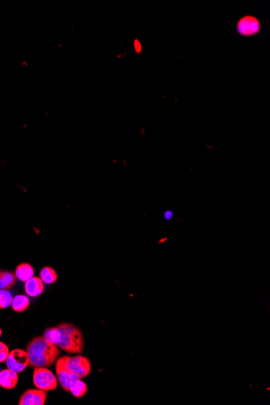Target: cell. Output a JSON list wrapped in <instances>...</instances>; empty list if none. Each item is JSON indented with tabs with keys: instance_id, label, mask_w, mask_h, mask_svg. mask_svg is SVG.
I'll list each match as a JSON object with an SVG mask.
<instances>
[{
	"instance_id": "1",
	"label": "cell",
	"mask_w": 270,
	"mask_h": 405,
	"mask_svg": "<svg viewBox=\"0 0 270 405\" xmlns=\"http://www.w3.org/2000/svg\"><path fill=\"white\" fill-rule=\"evenodd\" d=\"M29 365L32 367H49L61 354L58 346L46 341L44 336H36L26 348Z\"/></svg>"
},
{
	"instance_id": "10",
	"label": "cell",
	"mask_w": 270,
	"mask_h": 405,
	"mask_svg": "<svg viewBox=\"0 0 270 405\" xmlns=\"http://www.w3.org/2000/svg\"><path fill=\"white\" fill-rule=\"evenodd\" d=\"M18 382V375L11 369H4L0 372V386L5 389H12Z\"/></svg>"
},
{
	"instance_id": "17",
	"label": "cell",
	"mask_w": 270,
	"mask_h": 405,
	"mask_svg": "<svg viewBox=\"0 0 270 405\" xmlns=\"http://www.w3.org/2000/svg\"><path fill=\"white\" fill-rule=\"evenodd\" d=\"M12 299V294L8 290L0 289V309H5L10 307Z\"/></svg>"
},
{
	"instance_id": "20",
	"label": "cell",
	"mask_w": 270,
	"mask_h": 405,
	"mask_svg": "<svg viewBox=\"0 0 270 405\" xmlns=\"http://www.w3.org/2000/svg\"><path fill=\"white\" fill-rule=\"evenodd\" d=\"M1 336H2V329L0 328V338H1Z\"/></svg>"
},
{
	"instance_id": "13",
	"label": "cell",
	"mask_w": 270,
	"mask_h": 405,
	"mask_svg": "<svg viewBox=\"0 0 270 405\" xmlns=\"http://www.w3.org/2000/svg\"><path fill=\"white\" fill-rule=\"evenodd\" d=\"M29 304V299L28 297L23 295V294H20V295H16L15 298H13L11 306L15 312H23L28 309Z\"/></svg>"
},
{
	"instance_id": "14",
	"label": "cell",
	"mask_w": 270,
	"mask_h": 405,
	"mask_svg": "<svg viewBox=\"0 0 270 405\" xmlns=\"http://www.w3.org/2000/svg\"><path fill=\"white\" fill-rule=\"evenodd\" d=\"M70 391L72 392L75 397H83L88 392V387L84 382L82 381L81 380H77L72 383V385L70 387Z\"/></svg>"
},
{
	"instance_id": "5",
	"label": "cell",
	"mask_w": 270,
	"mask_h": 405,
	"mask_svg": "<svg viewBox=\"0 0 270 405\" xmlns=\"http://www.w3.org/2000/svg\"><path fill=\"white\" fill-rule=\"evenodd\" d=\"M6 363L8 369L17 374L20 373L29 365L28 354L24 350L16 349L8 354Z\"/></svg>"
},
{
	"instance_id": "8",
	"label": "cell",
	"mask_w": 270,
	"mask_h": 405,
	"mask_svg": "<svg viewBox=\"0 0 270 405\" xmlns=\"http://www.w3.org/2000/svg\"><path fill=\"white\" fill-rule=\"evenodd\" d=\"M237 28L243 36H252L260 31V24L254 17L246 16L239 21Z\"/></svg>"
},
{
	"instance_id": "4",
	"label": "cell",
	"mask_w": 270,
	"mask_h": 405,
	"mask_svg": "<svg viewBox=\"0 0 270 405\" xmlns=\"http://www.w3.org/2000/svg\"><path fill=\"white\" fill-rule=\"evenodd\" d=\"M33 383L38 389L51 391L58 387V380L46 367H38L33 372Z\"/></svg>"
},
{
	"instance_id": "3",
	"label": "cell",
	"mask_w": 270,
	"mask_h": 405,
	"mask_svg": "<svg viewBox=\"0 0 270 405\" xmlns=\"http://www.w3.org/2000/svg\"><path fill=\"white\" fill-rule=\"evenodd\" d=\"M64 366L69 372L77 374L81 378H85L91 373V364L88 358L84 356L62 357Z\"/></svg>"
},
{
	"instance_id": "19",
	"label": "cell",
	"mask_w": 270,
	"mask_h": 405,
	"mask_svg": "<svg viewBox=\"0 0 270 405\" xmlns=\"http://www.w3.org/2000/svg\"><path fill=\"white\" fill-rule=\"evenodd\" d=\"M173 215H174V214H173V211H167L164 213L163 217H164V219L166 220H170V219H173Z\"/></svg>"
},
{
	"instance_id": "12",
	"label": "cell",
	"mask_w": 270,
	"mask_h": 405,
	"mask_svg": "<svg viewBox=\"0 0 270 405\" xmlns=\"http://www.w3.org/2000/svg\"><path fill=\"white\" fill-rule=\"evenodd\" d=\"M16 277L14 274L9 271L0 270V289L9 290L14 286Z\"/></svg>"
},
{
	"instance_id": "6",
	"label": "cell",
	"mask_w": 270,
	"mask_h": 405,
	"mask_svg": "<svg viewBox=\"0 0 270 405\" xmlns=\"http://www.w3.org/2000/svg\"><path fill=\"white\" fill-rule=\"evenodd\" d=\"M56 373H57V376H58V380L60 384L62 386V388L65 391H68V392H69L70 387H71V385H72V383L74 381H76L77 380H81L82 379L77 374L69 372L65 368L62 358H58V361H57Z\"/></svg>"
},
{
	"instance_id": "15",
	"label": "cell",
	"mask_w": 270,
	"mask_h": 405,
	"mask_svg": "<svg viewBox=\"0 0 270 405\" xmlns=\"http://www.w3.org/2000/svg\"><path fill=\"white\" fill-rule=\"evenodd\" d=\"M41 279L46 284H53L58 280V274L51 267H44L40 272Z\"/></svg>"
},
{
	"instance_id": "11",
	"label": "cell",
	"mask_w": 270,
	"mask_h": 405,
	"mask_svg": "<svg viewBox=\"0 0 270 405\" xmlns=\"http://www.w3.org/2000/svg\"><path fill=\"white\" fill-rule=\"evenodd\" d=\"M16 278L21 282H26L32 278L34 275V268L28 263H22L16 267L15 271Z\"/></svg>"
},
{
	"instance_id": "2",
	"label": "cell",
	"mask_w": 270,
	"mask_h": 405,
	"mask_svg": "<svg viewBox=\"0 0 270 405\" xmlns=\"http://www.w3.org/2000/svg\"><path fill=\"white\" fill-rule=\"evenodd\" d=\"M56 327L61 333L57 346L69 354H82L84 351V336L80 328L71 323H61Z\"/></svg>"
},
{
	"instance_id": "7",
	"label": "cell",
	"mask_w": 270,
	"mask_h": 405,
	"mask_svg": "<svg viewBox=\"0 0 270 405\" xmlns=\"http://www.w3.org/2000/svg\"><path fill=\"white\" fill-rule=\"evenodd\" d=\"M46 391L29 389L26 391L19 400L20 405H44L46 401Z\"/></svg>"
},
{
	"instance_id": "18",
	"label": "cell",
	"mask_w": 270,
	"mask_h": 405,
	"mask_svg": "<svg viewBox=\"0 0 270 405\" xmlns=\"http://www.w3.org/2000/svg\"><path fill=\"white\" fill-rule=\"evenodd\" d=\"M9 353H10V352H9V349H8L6 344L0 342V362L6 361Z\"/></svg>"
},
{
	"instance_id": "16",
	"label": "cell",
	"mask_w": 270,
	"mask_h": 405,
	"mask_svg": "<svg viewBox=\"0 0 270 405\" xmlns=\"http://www.w3.org/2000/svg\"><path fill=\"white\" fill-rule=\"evenodd\" d=\"M44 336L46 341L50 342V343L54 344V345H58L61 338V333L60 331L57 327L54 328H49L45 331Z\"/></svg>"
},
{
	"instance_id": "9",
	"label": "cell",
	"mask_w": 270,
	"mask_h": 405,
	"mask_svg": "<svg viewBox=\"0 0 270 405\" xmlns=\"http://www.w3.org/2000/svg\"><path fill=\"white\" fill-rule=\"evenodd\" d=\"M26 294L30 297H37L41 295L44 291V282L38 277H32L29 280L25 282Z\"/></svg>"
}]
</instances>
